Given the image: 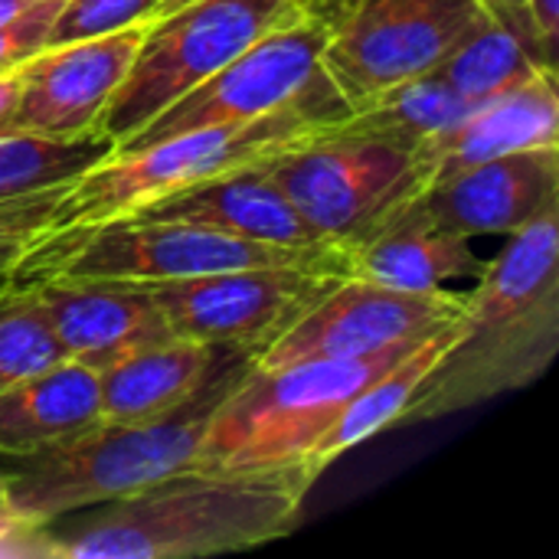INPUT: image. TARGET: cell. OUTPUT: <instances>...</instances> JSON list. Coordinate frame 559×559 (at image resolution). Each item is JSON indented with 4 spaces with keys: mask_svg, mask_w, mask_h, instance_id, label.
<instances>
[{
    "mask_svg": "<svg viewBox=\"0 0 559 559\" xmlns=\"http://www.w3.org/2000/svg\"><path fill=\"white\" fill-rule=\"evenodd\" d=\"M301 468H183L128 498L56 518L20 554L59 559H193L272 544L301 521Z\"/></svg>",
    "mask_w": 559,
    "mask_h": 559,
    "instance_id": "cell-1",
    "label": "cell"
},
{
    "mask_svg": "<svg viewBox=\"0 0 559 559\" xmlns=\"http://www.w3.org/2000/svg\"><path fill=\"white\" fill-rule=\"evenodd\" d=\"M559 350V206L488 259L459 314V337L413 393L403 426L432 423L531 386Z\"/></svg>",
    "mask_w": 559,
    "mask_h": 559,
    "instance_id": "cell-2",
    "label": "cell"
},
{
    "mask_svg": "<svg viewBox=\"0 0 559 559\" xmlns=\"http://www.w3.org/2000/svg\"><path fill=\"white\" fill-rule=\"evenodd\" d=\"M252 367V350L216 347L200 386L174 409L138 423H98L59 445L7 459L0 485L23 540L56 518L128 498L193 468L213 416Z\"/></svg>",
    "mask_w": 559,
    "mask_h": 559,
    "instance_id": "cell-3",
    "label": "cell"
},
{
    "mask_svg": "<svg viewBox=\"0 0 559 559\" xmlns=\"http://www.w3.org/2000/svg\"><path fill=\"white\" fill-rule=\"evenodd\" d=\"M344 118H350L347 102L337 95L331 79L321 75L301 98H295L292 105L272 115L252 121L193 128L124 154H111L62 190L46 236H66L124 216L138 203L255 164L288 147L301 134L324 124H337Z\"/></svg>",
    "mask_w": 559,
    "mask_h": 559,
    "instance_id": "cell-4",
    "label": "cell"
},
{
    "mask_svg": "<svg viewBox=\"0 0 559 559\" xmlns=\"http://www.w3.org/2000/svg\"><path fill=\"white\" fill-rule=\"evenodd\" d=\"M416 344L350 360H301L272 370L252 367L213 416L193 468H301L305 455L331 429L341 409Z\"/></svg>",
    "mask_w": 559,
    "mask_h": 559,
    "instance_id": "cell-5",
    "label": "cell"
},
{
    "mask_svg": "<svg viewBox=\"0 0 559 559\" xmlns=\"http://www.w3.org/2000/svg\"><path fill=\"white\" fill-rule=\"evenodd\" d=\"M275 265L350 275L347 252L331 246L292 249V246H269L255 239L226 236L177 219L115 216L66 236L39 239L23 255L13 282L26 285L49 275L167 282V278H193V275H213L233 269H275Z\"/></svg>",
    "mask_w": 559,
    "mask_h": 559,
    "instance_id": "cell-6",
    "label": "cell"
},
{
    "mask_svg": "<svg viewBox=\"0 0 559 559\" xmlns=\"http://www.w3.org/2000/svg\"><path fill=\"white\" fill-rule=\"evenodd\" d=\"M259 167L305 223L341 252L377 236L429 183L416 151L347 121L301 134L262 157Z\"/></svg>",
    "mask_w": 559,
    "mask_h": 559,
    "instance_id": "cell-7",
    "label": "cell"
},
{
    "mask_svg": "<svg viewBox=\"0 0 559 559\" xmlns=\"http://www.w3.org/2000/svg\"><path fill=\"white\" fill-rule=\"evenodd\" d=\"M295 16H301L295 0H190L154 16L144 23L131 69L108 98L95 134L121 147L167 105Z\"/></svg>",
    "mask_w": 559,
    "mask_h": 559,
    "instance_id": "cell-8",
    "label": "cell"
},
{
    "mask_svg": "<svg viewBox=\"0 0 559 559\" xmlns=\"http://www.w3.org/2000/svg\"><path fill=\"white\" fill-rule=\"evenodd\" d=\"M485 10V0H354L328 26L321 69L354 115L436 72Z\"/></svg>",
    "mask_w": 559,
    "mask_h": 559,
    "instance_id": "cell-9",
    "label": "cell"
},
{
    "mask_svg": "<svg viewBox=\"0 0 559 559\" xmlns=\"http://www.w3.org/2000/svg\"><path fill=\"white\" fill-rule=\"evenodd\" d=\"M341 278L334 272L275 265L141 285L160 305L174 337L206 347H242L259 357Z\"/></svg>",
    "mask_w": 559,
    "mask_h": 559,
    "instance_id": "cell-10",
    "label": "cell"
},
{
    "mask_svg": "<svg viewBox=\"0 0 559 559\" xmlns=\"http://www.w3.org/2000/svg\"><path fill=\"white\" fill-rule=\"evenodd\" d=\"M468 292H409L360 275H344L328 288L282 337L259 357V370L301 360L370 357L400 344H416L442 324L455 321Z\"/></svg>",
    "mask_w": 559,
    "mask_h": 559,
    "instance_id": "cell-11",
    "label": "cell"
},
{
    "mask_svg": "<svg viewBox=\"0 0 559 559\" xmlns=\"http://www.w3.org/2000/svg\"><path fill=\"white\" fill-rule=\"evenodd\" d=\"M328 26L311 16H295L262 39H255L246 52L213 72L206 82L180 95L157 118H151L141 131H134L115 154L164 141L180 131L252 121L272 115L295 98H301L321 75V52L328 43Z\"/></svg>",
    "mask_w": 559,
    "mask_h": 559,
    "instance_id": "cell-12",
    "label": "cell"
},
{
    "mask_svg": "<svg viewBox=\"0 0 559 559\" xmlns=\"http://www.w3.org/2000/svg\"><path fill=\"white\" fill-rule=\"evenodd\" d=\"M144 26L46 46L20 66L16 131L46 138L95 134L98 118L124 82Z\"/></svg>",
    "mask_w": 559,
    "mask_h": 559,
    "instance_id": "cell-13",
    "label": "cell"
},
{
    "mask_svg": "<svg viewBox=\"0 0 559 559\" xmlns=\"http://www.w3.org/2000/svg\"><path fill=\"white\" fill-rule=\"evenodd\" d=\"M409 210L459 236H514L559 206V144L514 151L432 180Z\"/></svg>",
    "mask_w": 559,
    "mask_h": 559,
    "instance_id": "cell-14",
    "label": "cell"
},
{
    "mask_svg": "<svg viewBox=\"0 0 559 559\" xmlns=\"http://www.w3.org/2000/svg\"><path fill=\"white\" fill-rule=\"evenodd\" d=\"M26 285L36 288L62 354L92 370L174 337L160 305L141 282L49 275Z\"/></svg>",
    "mask_w": 559,
    "mask_h": 559,
    "instance_id": "cell-15",
    "label": "cell"
},
{
    "mask_svg": "<svg viewBox=\"0 0 559 559\" xmlns=\"http://www.w3.org/2000/svg\"><path fill=\"white\" fill-rule=\"evenodd\" d=\"M124 216L193 223V226H206L226 236L255 239L269 246H292V249L328 246L305 223V216L288 203V197L262 174L259 160L177 187L164 197L131 206Z\"/></svg>",
    "mask_w": 559,
    "mask_h": 559,
    "instance_id": "cell-16",
    "label": "cell"
},
{
    "mask_svg": "<svg viewBox=\"0 0 559 559\" xmlns=\"http://www.w3.org/2000/svg\"><path fill=\"white\" fill-rule=\"evenodd\" d=\"M554 144H559L557 72L544 69L514 88L472 105V111L452 131L416 151V157L432 183L491 157Z\"/></svg>",
    "mask_w": 559,
    "mask_h": 559,
    "instance_id": "cell-17",
    "label": "cell"
},
{
    "mask_svg": "<svg viewBox=\"0 0 559 559\" xmlns=\"http://www.w3.org/2000/svg\"><path fill=\"white\" fill-rule=\"evenodd\" d=\"M350 275L409 292H442L449 282H478L488 269L468 236L442 229L429 216L403 206L377 236L347 252Z\"/></svg>",
    "mask_w": 559,
    "mask_h": 559,
    "instance_id": "cell-18",
    "label": "cell"
},
{
    "mask_svg": "<svg viewBox=\"0 0 559 559\" xmlns=\"http://www.w3.org/2000/svg\"><path fill=\"white\" fill-rule=\"evenodd\" d=\"M98 423V370L66 357L0 390V459L33 455Z\"/></svg>",
    "mask_w": 559,
    "mask_h": 559,
    "instance_id": "cell-19",
    "label": "cell"
},
{
    "mask_svg": "<svg viewBox=\"0 0 559 559\" xmlns=\"http://www.w3.org/2000/svg\"><path fill=\"white\" fill-rule=\"evenodd\" d=\"M488 7V3H485ZM557 72L524 7H488L485 16L439 62V75L472 105L495 98L534 72Z\"/></svg>",
    "mask_w": 559,
    "mask_h": 559,
    "instance_id": "cell-20",
    "label": "cell"
},
{
    "mask_svg": "<svg viewBox=\"0 0 559 559\" xmlns=\"http://www.w3.org/2000/svg\"><path fill=\"white\" fill-rule=\"evenodd\" d=\"M459 337V318L442 324L439 331H432L429 337H423L409 354H403L386 373H380L377 380H370L344 409L341 416L331 423V429L318 439V445L305 455L301 472L305 478L314 485L321 478V472L337 462L344 452H350L354 445L367 442L370 436L396 426L413 400V393L419 390V383L429 377V370L442 360V354L452 347V341Z\"/></svg>",
    "mask_w": 559,
    "mask_h": 559,
    "instance_id": "cell-21",
    "label": "cell"
},
{
    "mask_svg": "<svg viewBox=\"0 0 559 559\" xmlns=\"http://www.w3.org/2000/svg\"><path fill=\"white\" fill-rule=\"evenodd\" d=\"M216 347L170 337L98 370L102 423H138L183 403L206 377Z\"/></svg>",
    "mask_w": 559,
    "mask_h": 559,
    "instance_id": "cell-22",
    "label": "cell"
},
{
    "mask_svg": "<svg viewBox=\"0 0 559 559\" xmlns=\"http://www.w3.org/2000/svg\"><path fill=\"white\" fill-rule=\"evenodd\" d=\"M468 111H472L468 98H462L439 72H426L419 79H409L383 92L377 102L354 111L344 121L357 131L386 138L400 147L423 151L426 144L452 131Z\"/></svg>",
    "mask_w": 559,
    "mask_h": 559,
    "instance_id": "cell-23",
    "label": "cell"
},
{
    "mask_svg": "<svg viewBox=\"0 0 559 559\" xmlns=\"http://www.w3.org/2000/svg\"><path fill=\"white\" fill-rule=\"evenodd\" d=\"M115 154V144L102 134L85 138H46L33 131L0 134V206L46 193L66 190L85 170Z\"/></svg>",
    "mask_w": 559,
    "mask_h": 559,
    "instance_id": "cell-24",
    "label": "cell"
},
{
    "mask_svg": "<svg viewBox=\"0 0 559 559\" xmlns=\"http://www.w3.org/2000/svg\"><path fill=\"white\" fill-rule=\"evenodd\" d=\"M66 360L33 285L0 292V390Z\"/></svg>",
    "mask_w": 559,
    "mask_h": 559,
    "instance_id": "cell-25",
    "label": "cell"
},
{
    "mask_svg": "<svg viewBox=\"0 0 559 559\" xmlns=\"http://www.w3.org/2000/svg\"><path fill=\"white\" fill-rule=\"evenodd\" d=\"M160 3L164 0H62L49 29V46L144 26L157 16Z\"/></svg>",
    "mask_w": 559,
    "mask_h": 559,
    "instance_id": "cell-26",
    "label": "cell"
},
{
    "mask_svg": "<svg viewBox=\"0 0 559 559\" xmlns=\"http://www.w3.org/2000/svg\"><path fill=\"white\" fill-rule=\"evenodd\" d=\"M59 197L62 190H46L0 206V292L13 285L23 255L49 233Z\"/></svg>",
    "mask_w": 559,
    "mask_h": 559,
    "instance_id": "cell-27",
    "label": "cell"
},
{
    "mask_svg": "<svg viewBox=\"0 0 559 559\" xmlns=\"http://www.w3.org/2000/svg\"><path fill=\"white\" fill-rule=\"evenodd\" d=\"M62 0H36L16 16L0 23V75L16 72L36 52L49 46V29Z\"/></svg>",
    "mask_w": 559,
    "mask_h": 559,
    "instance_id": "cell-28",
    "label": "cell"
},
{
    "mask_svg": "<svg viewBox=\"0 0 559 559\" xmlns=\"http://www.w3.org/2000/svg\"><path fill=\"white\" fill-rule=\"evenodd\" d=\"M524 10L534 23V33L544 46V52L557 62L559 59V0H524Z\"/></svg>",
    "mask_w": 559,
    "mask_h": 559,
    "instance_id": "cell-29",
    "label": "cell"
},
{
    "mask_svg": "<svg viewBox=\"0 0 559 559\" xmlns=\"http://www.w3.org/2000/svg\"><path fill=\"white\" fill-rule=\"evenodd\" d=\"M16 102H20V69L0 75V134L16 131Z\"/></svg>",
    "mask_w": 559,
    "mask_h": 559,
    "instance_id": "cell-30",
    "label": "cell"
},
{
    "mask_svg": "<svg viewBox=\"0 0 559 559\" xmlns=\"http://www.w3.org/2000/svg\"><path fill=\"white\" fill-rule=\"evenodd\" d=\"M350 3L354 0H295V7H298L301 16H311V20H318L324 26H331Z\"/></svg>",
    "mask_w": 559,
    "mask_h": 559,
    "instance_id": "cell-31",
    "label": "cell"
},
{
    "mask_svg": "<svg viewBox=\"0 0 559 559\" xmlns=\"http://www.w3.org/2000/svg\"><path fill=\"white\" fill-rule=\"evenodd\" d=\"M29 3H36V0H0V23L10 20V16H16V13L26 10Z\"/></svg>",
    "mask_w": 559,
    "mask_h": 559,
    "instance_id": "cell-32",
    "label": "cell"
},
{
    "mask_svg": "<svg viewBox=\"0 0 559 559\" xmlns=\"http://www.w3.org/2000/svg\"><path fill=\"white\" fill-rule=\"evenodd\" d=\"M187 3H190V0H164L160 10H157V16H160V13H170V10H180V7H187Z\"/></svg>",
    "mask_w": 559,
    "mask_h": 559,
    "instance_id": "cell-33",
    "label": "cell"
},
{
    "mask_svg": "<svg viewBox=\"0 0 559 559\" xmlns=\"http://www.w3.org/2000/svg\"><path fill=\"white\" fill-rule=\"evenodd\" d=\"M488 7H524V0H485Z\"/></svg>",
    "mask_w": 559,
    "mask_h": 559,
    "instance_id": "cell-34",
    "label": "cell"
}]
</instances>
